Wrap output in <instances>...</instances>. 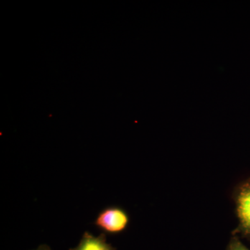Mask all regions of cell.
Instances as JSON below:
<instances>
[{"label": "cell", "instance_id": "obj_3", "mask_svg": "<svg viewBox=\"0 0 250 250\" xmlns=\"http://www.w3.org/2000/svg\"><path fill=\"white\" fill-rule=\"evenodd\" d=\"M69 250H116L111 244L106 242L105 233L95 236L85 231L82 236L78 246Z\"/></svg>", "mask_w": 250, "mask_h": 250}, {"label": "cell", "instance_id": "obj_4", "mask_svg": "<svg viewBox=\"0 0 250 250\" xmlns=\"http://www.w3.org/2000/svg\"><path fill=\"white\" fill-rule=\"evenodd\" d=\"M226 250H250L240 240L239 236L232 235Z\"/></svg>", "mask_w": 250, "mask_h": 250}, {"label": "cell", "instance_id": "obj_1", "mask_svg": "<svg viewBox=\"0 0 250 250\" xmlns=\"http://www.w3.org/2000/svg\"><path fill=\"white\" fill-rule=\"evenodd\" d=\"M232 197L238 220L232 235H240L250 243V177L235 188Z\"/></svg>", "mask_w": 250, "mask_h": 250}, {"label": "cell", "instance_id": "obj_5", "mask_svg": "<svg viewBox=\"0 0 250 250\" xmlns=\"http://www.w3.org/2000/svg\"><path fill=\"white\" fill-rule=\"evenodd\" d=\"M52 250L50 249L49 246H46V245H41L36 250Z\"/></svg>", "mask_w": 250, "mask_h": 250}, {"label": "cell", "instance_id": "obj_2", "mask_svg": "<svg viewBox=\"0 0 250 250\" xmlns=\"http://www.w3.org/2000/svg\"><path fill=\"white\" fill-rule=\"evenodd\" d=\"M129 222V215L124 208L111 206L98 213L94 225L105 234L116 235L124 232Z\"/></svg>", "mask_w": 250, "mask_h": 250}]
</instances>
